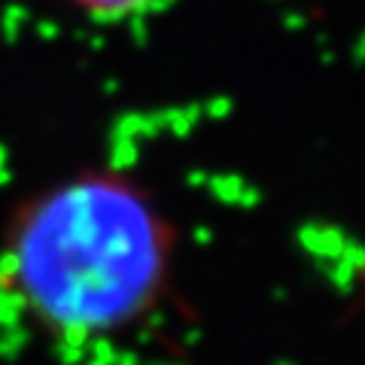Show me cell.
<instances>
[{
  "label": "cell",
  "instance_id": "obj_1",
  "mask_svg": "<svg viewBox=\"0 0 365 365\" xmlns=\"http://www.w3.org/2000/svg\"><path fill=\"white\" fill-rule=\"evenodd\" d=\"M174 247L168 216L128 174L83 170L13 216L0 289L49 338L91 344L155 311Z\"/></svg>",
  "mask_w": 365,
  "mask_h": 365
},
{
  "label": "cell",
  "instance_id": "obj_2",
  "mask_svg": "<svg viewBox=\"0 0 365 365\" xmlns=\"http://www.w3.org/2000/svg\"><path fill=\"white\" fill-rule=\"evenodd\" d=\"M55 4H61L71 13L91 21H128L150 13L162 0H55Z\"/></svg>",
  "mask_w": 365,
  "mask_h": 365
}]
</instances>
